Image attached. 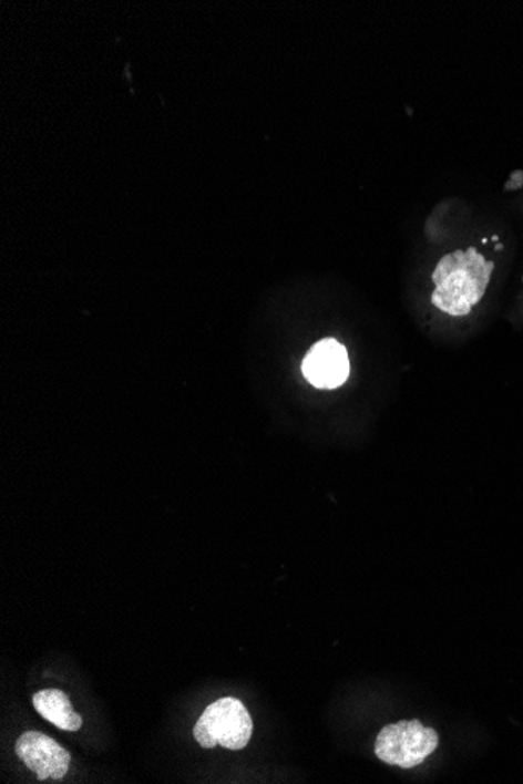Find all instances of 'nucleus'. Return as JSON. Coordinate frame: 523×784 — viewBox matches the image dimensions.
I'll use <instances>...</instances> for the list:
<instances>
[{"mask_svg":"<svg viewBox=\"0 0 523 784\" xmlns=\"http://www.w3.org/2000/svg\"><path fill=\"white\" fill-rule=\"evenodd\" d=\"M253 719L244 703L234 697H225L206 708L193 730V736L204 749L215 745L242 750L253 736Z\"/></svg>","mask_w":523,"mask_h":784,"instance_id":"nucleus-2","label":"nucleus"},{"mask_svg":"<svg viewBox=\"0 0 523 784\" xmlns=\"http://www.w3.org/2000/svg\"><path fill=\"white\" fill-rule=\"evenodd\" d=\"M17 755L37 775L44 780H62L71 764V755L52 737L38 731H28L17 741Z\"/></svg>","mask_w":523,"mask_h":784,"instance_id":"nucleus-4","label":"nucleus"},{"mask_svg":"<svg viewBox=\"0 0 523 784\" xmlns=\"http://www.w3.org/2000/svg\"><path fill=\"white\" fill-rule=\"evenodd\" d=\"M33 706L41 718L63 731H79L82 718L74 712L73 704L66 694L59 689H44L33 695Z\"/></svg>","mask_w":523,"mask_h":784,"instance_id":"nucleus-6","label":"nucleus"},{"mask_svg":"<svg viewBox=\"0 0 523 784\" xmlns=\"http://www.w3.org/2000/svg\"><path fill=\"white\" fill-rule=\"evenodd\" d=\"M439 736L419 721H401L384 726L378 734L375 753L390 766H420L438 749Z\"/></svg>","mask_w":523,"mask_h":784,"instance_id":"nucleus-3","label":"nucleus"},{"mask_svg":"<svg viewBox=\"0 0 523 784\" xmlns=\"http://www.w3.org/2000/svg\"><path fill=\"white\" fill-rule=\"evenodd\" d=\"M494 264L475 248L442 257L433 272V305L451 317H465L479 305L491 280Z\"/></svg>","mask_w":523,"mask_h":784,"instance_id":"nucleus-1","label":"nucleus"},{"mask_svg":"<svg viewBox=\"0 0 523 784\" xmlns=\"http://www.w3.org/2000/svg\"><path fill=\"white\" fill-rule=\"evenodd\" d=\"M302 374L314 388L337 389L350 374V359L345 347L335 339H326L307 352Z\"/></svg>","mask_w":523,"mask_h":784,"instance_id":"nucleus-5","label":"nucleus"}]
</instances>
